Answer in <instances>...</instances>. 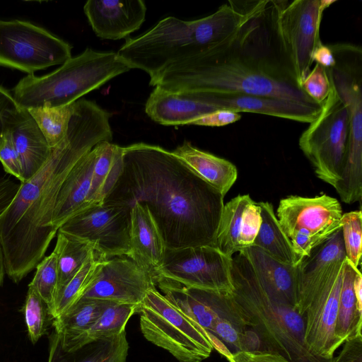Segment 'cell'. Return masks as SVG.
I'll list each match as a JSON object with an SVG mask.
<instances>
[{
  "label": "cell",
  "instance_id": "1",
  "mask_svg": "<svg viewBox=\"0 0 362 362\" xmlns=\"http://www.w3.org/2000/svg\"><path fill=\"white\" fill-rule=\"evenodd\" d=\"M275 0L252 1L229 36L165 69L151 84L173 93L248 95L320 105L298 84L277 36Z\"/></svg>",
  "mask_w": 362,
  "mask_h": 362
},
{
  "label": "cell",
  "instance_id": "2",
  "mask_svg": "<svg viewBox=\"0 0 362 362\" xmlns=\"http://www.w3.org/2000/svg\"><path fill=\"white\" fill-rule=\"evenodd\" d=\"M106 199L145 205L166 249L214 246L224 206L172 151L142 142L123 147V170Z\"/></svg>",
  "mask_w": 362,
  "mask_h": 362
},
{
  "label": "cell",
  "instance_id": "3",
  "mask_svg": "<svg viewBox=\"0 0 362 362\" xmlns=\"http://www.w3.org/2000/svg\"><path fill=\"white\" fill-rule=\"evenodd\" d=\"M111 113L95 102L73 103L66 134L44 166L21 182L9 206L0 215V242L6 274L19 283L45 257L57 231L52 226L56 200L76 163L95 146L111 141Z\"/></svg>",
  "mask_w": 362,
  "mask_h": 362
},
{
  "label": "cell",
  "instance_id": "4",
  "mask_svg": "<svg viewBox=\"0 0 362 362\" xmlns=\"http://www.w3.org/2000/svg\"><path fill=\"white\" fill-rule=\"evenodd\" d=\"M252 1H229L206 17L183 21L166 17L153 27L127 38L118 57L145 71L150 85L170 65L196 55L233 33L245 21Z\"/></svg>",
  "mask_w": 362,
  "mask_h": 362
},
{
  "label": "cell",
  "instance_id": "5",
  "mask_svg": "<svg viewBox=\"0 0 362 362\" xmlns=\"http://www.w3.org/2000/svg\"><path fill=\"white\" fill-rule=\"evenodd\" d=\"M231 275L234 289L222 296V302L237 325L250 327L266 351L291 362H325L306 346L303 321L296 310L267 288L243 251L233 257Z\"/></svg>",
  "mask_w": 362,
  "mask_h": 362
},
{
  "label": "cell",
  "instance_id": "6",
  "mask_svg": "<svg viewBox=\"0 0 362 362\" xmlns=\"http://www.w3.org/2000/svg\"><path fill=\"white\" fill-rule=\"evenodd\" d=\"M131 69L117 52L86 48L47 75L23 77L13 88L12 95L25 109L63 107Z\"/></svg>",
  "mask_w": 362,
  "mask_h": 362
},
{
  "label": "cell",
  "instance_id": "7",
  "mask_svg": "<svg viewBox=\"0 0 362 362\" xmlns=\"http://www.w3.org/2000/svg\"><path fill=\"white\" fill-rule=\"evenodd\" d=\"M137 313L146 339L168 351L178 362H202L209 357L214 348L206 331L156 288L147 292Z\"/></svg>",
  "mask_w": 362,
  "mask_h": 362
},
{
  "label": "cell",
  "instance_id": "8",
  "mask_svg": "<svg viewBox=\"0 0 362 362\" xmlns=\"http://www.w3.org/2000/svg\"><path fill=\"white\" fill-rule=\"evenodd\" d=\"M349 133L347 110L332 85L320 113L301 134L298 145L316 176L334 188L341 177Z\"/></svg>",
  "mask_w": 362,
  "mask_h": 362
},
{
  "label": "cell",
  "instance_id": "9",
  "mask_svg": "<svg viewBox=\"0 0 362 362\" xmlns=\"http://www.w3.org/2000/svg\"><path fill=\"white\" fill-rule=\"evenodd\" d=\"M279 224L289 239L297 266L311 251L341 228L342 209L327 194L314 197L291 195L280 200Z\"/></svg>",
  "mask_w": 362,
  "mask_h": 362
},
{
  "label": "cell",
  "instance_id": "10",
  "mask_svg": "<svg viewBox=\"0 0 362 362\" xmlns=\"http://www.w3.org/2000/svg\"><path fill=\"white\" fill-rule=\"evenodd\" d=\"M336 1L275 0L277 36L299 85L310 71L315 49L322 43L320 26L323 12Z\"/></svg>",
  "mask_w": 362,
  "mask_h": 362
},
{
  "label": "cell",
  "instance_id": "11",
  "mask_svg": "<svg viewBox=\"0 0 362 362\" xmlns=\"http://www.w3.org/2000/svg\"><path fill=\"white\" fill-rule=\"evenodd\" d=\"M72 47L47 30L28 21L0 20V66L28 75L63 64Z\"/></svg>",
  "mask_w": 362,
  "mask_h": 362
},
{
  "label": "cell",
  "instance_id": "12",
  "mask_svg": "<svg viewBox=\"0 0 362 362\" xmlns=\"http://www.w3.org/2000/svg\"><path fill=\"white\" fill-rule=\"evenodd\" d=\"M231 268L232 258L214 246L165 249L162 263L153 277L227 296L234 289Z\"/></svg>",
  "mask_w": 362,
  "mask_h": 362
},
{
  "label": "cell",
  "instance_id": "13",
  "mask_svg": "<svg viewBox=\"0 0 362 362\" xmlns=\"http://www.w3.org/2000/svg\"><path fill=\"white\" fill-rule=\"evenodd\" d=\"M344 260L318 286L298 297L296 311L303 321L306 346L314 356L325 362L341 345L335 329Z\"/></svg>",
  "mask_w": 362,
  "mask_h": 362
},
{
  "label": "cell",
  "instance_id": "14",
  "mask_svg": "<svg viewBox=\"0 0 362 362\" xmlns=\"http://www.w3.org/2000/svg\"><path fill=\"white\" fill-rule=\"evenodd\" d=\"M131 208L128 204L106 199L71 217L58 230L88 242L103 259L127 256Z\"/></svg>",
  "mask_w": 362,
  "mask_h": 362
},
{
  "label": "cell",
  "instance_id": "15",
  "mask_svg": "<svg viewBox=\"0 0 362 362\" xmlns=\"http://www.w3.org/2000/svg\"><path fill=\"white\" fill-rule=\"evenodd\" d=\"M335 58L327 69L330 82L344 104L349 115L350 133L344 168L356 172L362 168V50L358 45H329Z\"/></svg>",
  "mask_w": 362,
  "mask_h": 362
},
{
  "label": "cell",
  "instance_id": "16",
  "mask_svg": "<svg viewBox=\"0 0 362 362\" xmlns=\"http://www.w3.org/2000/svg\"><path fill=\"white\" fill-rule=\"evenodd\" d=\"M153 288L156 284L151 273L127 256L115 257L103 261L96 279L81 298L130 305L138 309Z\"/></svg>",
  "mask_w": 362,
  "mask_h": 362
},
{
  "label": "cell",
  "instance_id": "17",
  "mask_svg": "<svg viewBox=\"0 0 362 362\" xmlns=\"http://www.w3.org/2000/svg\"><path fill=\"white\" fill-rule=\"evenodd\" d=\"M260 207L249 194H239L224 204L214 243L220 252L233 258L253 245L261 225Z\"/></svg>",
  "mask_w": 362,
  "mask_h": 362
},
{
  "label": "cell",
  "instance_id": "18",
  "mask_svg": "<svg viewBox=\"0 0 362 362\" xmlns=\"http://www.w3.org/2000/svg\"><path fill=\"white\" fill-rule=\"evenodd\" d=\"M83 11L98 37L116 40L127 37L141 27L146 6L142 0H89Z\"/></svg>",
  "mask_w": 362,
  "mask_h": 362
},
{
  "label": "cell",
  "instance_id": "19",
  "mask_svg": "<svg viewBox=\"0 0 362 362\" xmlns=\"http://www.w3.org/2000/svg\"><path fill=\"white\" fill-rule=\"evenodd\" d=\"M4 129L12 139L18 154L23 180L33 177L46 163L52 152L45 137L25 108L18 106L3 116Z\"/></svg>",
  "mask_w": 362,
  "mask_h": 362
},
{
  "label": "cell",
  "instance_id": "20",
  "mask_svg": "<svg viewBox=\"0 0 362 362\" xmlns=\"http://www.w3.org/2000/svg\"><path fill=\"white\" fill-rule=\"evenodd\" d=\"M207 94L173 93L155 87L145 105V112L154 122L165 126H181L217 110Z\"/></svg>",
  "mask_w": 362,
  "mask_h": 362
},
{
  "label": "cell",
  "instance_id": "21",
  "mask_svg": "<svg viewBox=\"0 0 362 362\" xmlns=\"http://www.w3.org/2000/svg\"><path fill=\"white\" fill-rule=\"evenodd\" d=\"M207 95L210 103L218 110L257 113L303 123L312 122L321 110V105H308L267 96Z\"/></svg>",
  "mask_w": 362,
  "mask_h": 362
},
{
  "label": "cell",
  "instance_id": "22",
  "mask_svg": "<svg viewBox=\"0 0 362 362\" xmlns=\"http://www.w3.org/2000/svg\"><path fill=\"white\" fill-rule=\"evenodd\" d=\"M165 249L160 233L147 207L138 202L134 203L130 211L127 257L153 275L162 263Z\"/></svg>",
  "mask_w": 362,
  "mask_h": 362
},
{
  "label": "cell",
  "instance_id": "23",
  "mask_svg": "<svg viewBox=\"0 0 362 362\" xmlns=\"http://www.w3.org/2000/svg\"><path fill=\"white\" fill-rule=\"evenodd\" d=\"M95 159L93 147L76 163L61 186L52 218L55 230L71 217L93 206L88 195Z\"/></svg>",
  "mask_w": 362,
  "mask_h": 362
},
{
  "label": "cell",
  "instance_id": "24",
  "mask_svg": "<svg viewBox=\"0 0 362 362\" xmlns=\"http://www.w3.org/2000/svg\"><path fill=\"white\" fill-rule=\"evenodd\" d=\"M172 152L223 197L237 180L238 170L233 163L202 151L189 141H184Z\"/></svg>",
  "mask_w": 362,
  "mask_h": 362
},
{
  "label": "cell",
  "instance_id": "25",
  "mask_svg": "<svg viewBox=\"0 0 362 362\" xmlns=\"http://www.w3.org/2000/svg\"><path fill=\"white\" fill-rule=\"evenodd\" d=\"M242 251L267 288L296 310L298 293L297 266L281 263L253 245Z\"/></svg>",
  "mask_w": 362,
  "mask_h": 362
},
{
  "label": "cell",
  "instance_id": "26",
  "mask_svg": "<svg viewBox=\"0 0 362 362\" xmlns=\"http://www.w3.org/2000/svg\"><path fill=\"white\" fill-rule=\"evenodd\" d=\"M112 302L81 298L62 315L53 320L59 343L66 353L78 351L84 333L94 324Z\"/></svg>",
  "mask_w": 362,
  "mask_h": 362
},
{
  "label": "cell",
  "instance_id": "27",
  "mask_svg": "<svg viewBox=\"0 0 362 362\" xmlns=\"http://www.w3.org/2000/svg\"><path fill=\"white\" fill-rule=\"evenodd\" d=\"M93 165L88 201L91 205L104 202L113 190L123 170V147L103 141L94 146Z\"/></svg>",
  "mask_w": 362,
  "mask_h": 362
},
{
  "label": "cell",
  "instance_id": "28",
  "mask_svg": "<svg viewBox=\"0 0 362 362\" xmlns=\"http://www.w3.org/2000/svg\"><path fill=\"white\" fill-rule=\"evenodd\" d=\"M357 269L345 258L335 329L341 345L347 339L362 335V306L358 305L354 290Z\"/></svg>",
  "mask_w": 362,
  "mask_h": 362
},
{
  "label": "cell",
  "instance_id": "29",
  "mask_svg": "<svg viewBox=\"0 0 362 362\" xmlns=\"http://www.w3.org/2000/svg\"><path fill=\"white\" fill-rule=\"evenodd\" d=\"M257 203L260 207L262 221L253 246L281 263L295 266L291 242L279 224L273 205L268 202Z\"/></svg>",
  "mask_w": 362,
  "mask_h": 362
},
{
  "label": "cell",
  "instance_id": "30",
  "mask_svg": "<svg viewBox=\"0 0 362 362\" xmlns=\"http://www.w3.org/2000/svg\"><path fill=\"white\" fill-rule=\"evenodd\" d=\"M53 252L57 260V300L64 288L80 270L94 250L88 242L58 230Z\"/></svg>",
  "mask_w": 362,
  "mask_h": 362
},
{
  "label": "cell",
  "instance_id": "31",
  "mask_svg": "<svg viewBox=\"0 0 362 362\" xmlns=\"http://www.w3.org/2000/svg\"><path fill=\"white\" fill-rule=\"evenodd\" d=\"M136 313L137 308L134 305L111 303L82 336L78 344V350L93 341L113 337L125 331L128 321Z\"/></svg>",
  "mask_w": 362,
  "mask_h": 362
},
{
  "label": "cell",
  "instance_id": "32",
  "mask_svg": "<svg viewBox=\"0 0 362 362\" xmlns=\"http://www.w3.org/2000/svg\"><path fill=\"white\" fill-rule=\"evenodd\" d=\"M105 259L93 252L58 296L52 318L54 320L77 303L96 279Z\"/></svg>",
  "mask_w": 362,
  "mask_h": 362
},
{
  "label": "cell",
  "instance_id": "33",
  "mask_svg": "<svg viewBox=\"0 0 362 362\" xmlns=\"http://www.w3.org/2000/svg\"><path fill=\"white\" fill-rule=\"evenodd\" d=\"M73 103L57 107L27 109L45 137L49 147L55 148L64 139L72 112Z\"/></svg>",
  "mask_w": 362,
  "mask_h": 362
},
{
  "label": "cell",
  "instance_id": "34",
  "mask_svg": "<svg viewBox=\"0 0 362 362\" xmlns=\"http://www.w3.org/2000/svg\"><path fill=\"white\" fill-rule=\"evenodd\" d=\"M58 281L57 256L54 252L45 257L36 266L35 274L28 286L33 288L45 302L47 313H54Z\"/></svg>",
  "mask_w": 362,
  "mask_h": 362
},
{
  "label": "cell",
  "instance_id": "35",
  "mask_svg": "<svg viewBox=\"0 0 362 362\" xmlns=\"http://www.w3.org/2000/svg\"><path fill=\"white\" fill-rule=\"evenodd\" d=\"M89 344L88 351L78 362H127L129 343L126 331Z\"/></svg>",
  "mask_w": 362,
  "mask_h": 362
},
{
  "label": "cell",
  "instance_id": "36",
  "mask_svg": "<svg viewBox=\"0 0 362 362\" xmlns=\"http://www.w3.org/2000/svg\"><path fill=\"white\" fill-rule=\"evenodd\" d=\"M341 233L346 258L358 268L362 247V213L361 210L342 214Z\"/></svg>",
  "mask_w": 362,
  "mask_h": 362
},
{
  "label": "cell",
  "instance_id": "37",
  "mask_svg": "<svg viewBox=\"0 0 362 362\" xmlns=\"http://www.w3.org/2000/svg\"><path fill=\"white\" fill-rule=\"evenodd\" d=\"M23 310L29 338L33 344H35L45 332V314L47 310L43 300L30 286Z\"/></svg>",
  "mask_w": 362,
  "mask_h": 362
},
{
  "label": "cell",
  "instance_id": "38",
  "mask_svg": "<svg viewBox=\"0 0 362 362\" xmlns=\"http://www.w3.org/2000/svg\"><path fill=\"white\" fill-rule=\"evenodd\" d=\"M300 88L315 103L322 105L332 90L327 71L318 64L310 69L309 74L301 82Z\"/></svg>",
  "mask_w": 362,
  "mask_h": 362
},
{
  "label": "cell",
  "instance_id": "39",
  "mask_svg": "<svg viewBox=\"0 0 362 362\" xmlns=\"http://www.w3.org/2000/svg\"><path fill=\"white\" fill-rule=\"evenodd\" d=\"M222 314L216 318L211 329L207 332L219 339L232 354L246 351L244 332L236 327L238 325L235 322H233Z\"/></svg>",
  "mask_w": 362,
  "mask_h": 362
},
{
  "label": "cell",
  "instance_id": "40",
  "mask_svg": "<svg viewBox=\"0 0 362 362\" xmlns=\"http://www.w3.org/2000/svg\"><path fill=\"white\" fill-rule=\"evenodd\" d=\"M0 161L7 173L22 182L20 158L10 134L5 129L0 136Z\"/></svg>",
  "mask_w": 362,
  "mask_h": 362
},
{
  "label": "cell",
  "instance_id": "41",
  "mask_svg": "<svg viewBox=\"0 0 362 362\" xmlns=\"http://www.w3.org/2000/svg\"><path fill=\"white\" fill-rule=\"evenodd\" d=\"M240 119L241 115L238 112L228 110H217L197 118L189 125L223 127L235 123Z\"/></svg>",
  "mask_w": 362,
  "mask_h": 362
},
{
  "label": "cell",
  "instance_id": "42",
  "mask_svg": "<svg viewBox=\"0 0 362 362\" xmlns=\"http://www.w3.org/2000/svg\"><path fill=\"white\" fill-rule=\"evenodd\" d=\"M230 362H291L281 354L269 351H242L227 358Z\"/></svg>",
  "mask_w": 362,
  "mask_h": 362
},
{
  "label": "cell",
  "instance_id": "43",
  "mask_svg": "<svg viewBox=\"0 0 362 362\" xmlns=\"http://www.w3.org/2000/svg\"><path fill=\"white\" fill-rule=\"evenodd\" d=\"M336 357L329 362H362V335L346 340Z\"/></svg>",
  "mask_w": 362,
  "mask_h": 362
},
{
  "label": "cell",
  "instance_id": "44",
  "mask_svg": "<svg viewBox=\"0 0 362 362\" xmlns=\"http://www.w3.org/2000/svg\"><path fill=\"white\" fill-rule=\"evenodd\" d=\"M20 186L21 183L18 184L10 178L0 180V215L11 203Z\"/></svg>",
  "mask_w": 362,
  "mask_h": 362
},
{
  "label": "cell",
  "instance_id": "45",
  "mask_svg": "<svg viewBox=\"0 0 362 362\" xmlns=\"http://www.w3.org/2000/svg\"><path fill=\"white\" fill-rule=\"evenodd\" d=\"M312 59L326 69L333 67L335 64V58L332 49L329 45H325L322 42L315 49Z\"/></svg>",
  "mask_w": 362,
  "mask_h": 362
},
{
  "label": "cell",
  "instance_id": "46",
  "mask_svg": "<svg viewBox=\"0 0 362 362\" xmlns=\"http://www.w3.org/2000/svg\"><path fill=\"white\" fill-rule=\"evenodd\" d=\"M12 93L0 85V136L4 132L3 116L8 110L18 107Z\"/></svg>",
  "mask_w": 362,
  "mask_h": 362
},
{
  "label": "cell",
  "instance_id": "47",
  "mask_svg": "<svg viewBox=\"0 0 362 362\" xmlns=\"http://www.w3.org/2000/svg\"><path fill=\"white\" fill-rule=\"evenodd\" d=\"M6 274L4 257L1 244L0 242V286L1 285L4 275Z\"/></svg>",
  "mask_w": 362,
  "mask_h": 362
},
{
  "label": "cell",
  "instance_id": "48",
  "mask_svg": "<svg viewBox=\"0 0 362 362\" xmlns=\"http://www.w3.org/2000/svg\"><path fill=\"white\" fill-rule=\"evenodd\" d=\"M58 344H59V339L57 336V339H55L54 343L52 344V346L50 352H49V362H52L56 346Z\"/></svg>",
  "mask_w": 362,
  "mask_h": 362
}]
</instances>
